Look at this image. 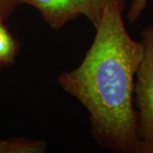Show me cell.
Masks as SVG:
<instances>
[{"label": "cell", "mask_w": 153, "mask_h": 153, "mask_svg": "<svg viewBox=\"0 0 153 153\" xmlns=\"http://www.w3.org/2000/svg\"><path fill=\"white\" fill-rule=\"evenodd\" d=\"M18 6L28 4L36 8L51 28L60 29L79 16L72 0H16Z\"/></svg>", "instance_id": "3957f363"}, {"label": "cell", "mask_w": 153, "mask_h": 153, "mask_svg": "<svg viewBox=\"0 0 153 153\" xmlns=\"http://www.w3.org/2000/svg\"><path fill=\"white\" fill-rule=\"evenodd\" d=\"M137 153H153V140L149 141H140Z\"/></svg>", "instance_id": "9c48e42d"}, {"label": "cell", "mask_w": 153, "mask_h": 153, "mask_svg": "<svg viewBox=\"0 0 153 153\" xmlns=\"http://www.w3.org/2000/svg\"><path fill=\"white\" fill-rule=\"evenodd\" d=\"M79 15L87 19L96 28L102 19L105 9L112 0H72Z\"/></svg>", "instance_id": "8992f818"}, {"label": "cell", "mask_w": 153, "mask_h": 153, "mask_svg": "<svg viewBox=\"0 0 153 153\" xmlns=\"http://www.w3.org/2000/svg\"><path fill=\"white\" fill-rule=\"evenodd\" d=\"M143 58L136 72L134 102L140 141L153 140V27L141 32Z\"/></svg>", "instance_id": "7a4b0ae2"}, {"label": "cell", "mask_w": 153, "mask_h": 153, "mask_svg": "<svg viewBox=\"0 0 153 153\" xmlns=\"http://www.w3.org/2000/svg\"><path fill=\"white\" fill-rule=\"evenodd\" d=\"M46 151V143L26 138L0 140V153H40Z\"/></svg>", "instance_id": "277c9868"}, {"label": "cell", "mask_w": 153, "mask_h": 153, "mask_svg": "<svg viewBox=\"0 0 153 153\" xmlns=\"http://www.w3.org/2000/svg\"><path fill=\"white\" fill-rule=\"evenodd\" d=\"M20 44L9 31L4 22L0 20V65L10 66L15 62Z\"/></svg>", "instance_id": "5b68a950"}, {"label": "cell", "mask_w": 153, "mask_h": 153, "mask_svg": "<svg viewBox=\"0 0 153 153\" xmlns=\"http://www.w3.org/2000/svg\"><path fill=\"white\" fill-rule=\"evenodd\" d=\"M149 0H132L129 10L128 12V21L129 23H134L141 16Z\"/></svg>", "instance_id": "52a82bcc"}, {"label": "cell", "mask_w": 153, "mask_h": 153, "mask_svg": "<svg viewBox=\"0 0 153 153\" xmlns=\"http://www.w3.org/2000/svg\"><path fill=\"white\" fill-rule=\"evenodd\" d=\"M123 0L110 2L82 63L63 71L58 81L87 108L92 134L100 146L115 152L137 153L134 79L143 58V44L127 32Z\"/></svg>", "instance_id": "6da1fadb"}, {"label": "cell", "mask_w": 153, "mask_h": 153, "mask_svg": "<svg viewBox=\"0 0 153 153\" xmlns=\"http://www.w3.org/2000/svg\"><path fill=\"white\" fill-rule=\"evenodd\" d=\"M17 7L16 0H0V20L5 22Z\"/></svg>", "instance_id": "ba28073f"}]
</instances>
